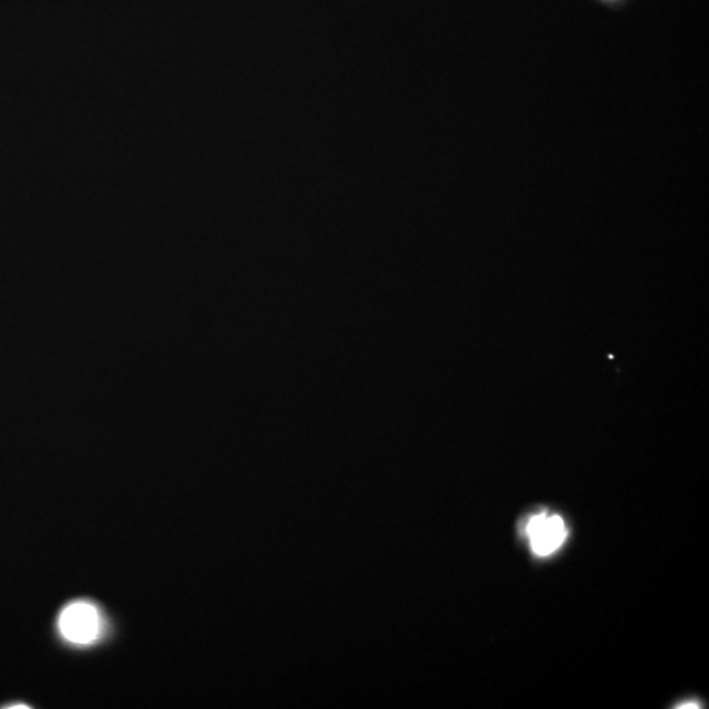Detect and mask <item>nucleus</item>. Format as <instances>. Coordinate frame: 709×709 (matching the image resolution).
I'll return each mask as SVG.
<instances>
[{
    "mask_svg": "<svg viewBox=\"0 0 709 709\" xmlns=\"http://www.w3.org/2000/svg\"><path fill=\"white\" fill-rule=\"evenodd\" d=\"M58 631L67 643L78 646L94 644L103 636L102 612L92 602H71L58 616Z\"/></svg>",
    "mask_w": 709,
    "mask_h": 709,
    "instance_id": "f257e3e1",
    "label": "nucleus"
},
{
    "mask_svg": "<svg viewBox=\"0 0 709 709\" xmlns=\"http://www.w3.org/2000/svg\"><path fill=\"white\" fill-rule=\"evenodd\" d=\"M527 535L530 536L532 548L539 556H549L557 551L566 539L565 524L560 516L539 514L527 524Z\"/></svg>",
    "mask_w": 709,
    "mask_h": 709,
    "instance_id": "f03ea898",
    "label": "nucleus"
}]
</instances>
